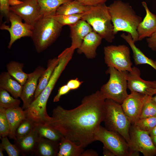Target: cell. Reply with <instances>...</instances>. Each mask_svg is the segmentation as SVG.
<instances>
[{
    "instance_id": "4fadbf2b",
    "label": "cell",
    "mask_w": 156,
    "mask_h": 156,
    "mask_svg": "<svg viewBox=\"0 0 156 156\" xmlns=\"http://www.w3.org/2000/svg\"><path fill=\"white\" fill-rule=\"evenodd\" d=\"M149 96L131 92L121 104L132 125H134L140 119L143 106Z\"/></svg>"
},
{
    "instance_id": "7402d4cb",
    "label": "cell",
    "mask_w": 156,
    "mask_h": 156,
    "mask_svg": "<svg viewBox=\"0 0 156 156\" xmlns=\"http://www.w3.org/2000/svg\"><path fill=\"white\" fill-rule=\"evenodd\" d=\"M59 144L60 142L39 136L34 153L39 156H57Z\"/></svg>"
},
{
    "instance_id": "681fc988",
    "label": "cell",
    "mask_w": 156,
    "mask_h": 156,
    "mask_svg": "<svg viewBox=\"0 0 156 156\" xmlns=\"http://www.w3.org/2000/svg\"><path fill=\"white\" fill-rule=\"evenodd\" d=\"M18 0L20 1H23L24 0Z\"/></svg>"
},
{
    "instance_id": "f35d334b",
    "label": "cell",
    "mask_w": 156,
    "mask_h": 156,
    "mask_svg": "<svg viewBox=\"0 0 156 156\" xmlns=\"http://www.w3.org/2000/svg\"><path fill=\"white\" fill-rule=\"evenodd\" d=\"M82 83L83 81H80L78 78H76L69 80L66 85L71 90H75L78 89Z\"/></svg>"
},
{
    "instance_id": "277c9868",
    "label": "cell",
    "mask_w": 156,
    "mask_h": 156,
    "mask_svg": "<svg viewBox=\"0 0 156 156\" xmlns=\"http://www.w3.org/2000/svg\"><path fill=\"white\" fill-rule=\"evenodd\" d=\"M82 19L87 22L94 31L109 43L115 38L114 27L108 6L105 3L91 6Z\"/></svg>"
},
{
    "instance_id": "30bf717a",
    "label": "cell",
    "mask_w": 156,
    "mask_h": 156,
    "mask_svg": "<svg viewBox=\"0 0 156 156\" xmlns=\"http://www.w3.org/2000/svg\"><path fill=\"white\" fill-rule=\"evenodd\" d=\"M130 152H140L144 156L156 154V148L148 132L142 130L133 125L130 129Z\"/></svg>"
},
{
    "instance_id": "7dc6e473",
    "label": "cell",
    "mask_w": 156,
    "mask_h": 156,
    "mask_svg": "<svg viewBox=\"0 0 156 156\" xmlns=\"http://www.w3.org/2000/svg\"><path fill=\"white\" fill-rule=\"evenodd\" d=\"M156 94V88L153 91L152 93V95L153 96V95Z\"/></svg>"
},
{
    "instance_id": "f907efd6",
    "label": "cell",
    "mask_w": 156,
    "mask_h": 156,
    "mask_svg": "<svg viewBox=\"0 0 156 156\" xmlns=\"http://www.w3.org/2000/svg\"><path fill=\"white\" fill-rule=\"evenodd\" d=\"M155 63H156V60L155 61Z\"/></svg>"
},
{
    "instance_id": "44dd1931",
    "label": "cell",
    "mask_w": 156,
    "mask_h": 156,
    "mask_svg": "<svg viewBox=\"0 0 156 156\" xmlns=\"http://www.w3.org/2000/svg\"><path fill=\"white\" fill-rule=\"evenodd\" d=\"M120 37L129 44L133 51V58L136 65L147 64L151 66L156 70V64L152 59L146 57L135 44L131 35L128 33L121 34Z\"/></svg>"
},
{
    "instance_id": "9c48e42d",
    "label": "cell",
    "mask_w": 156,
    "mask_h": 156,
    "mask_svg": "<svg viewBox=\"0 0 156 156\" xmlns=\"http://www.w3.org/2000/svg\"><path fill=\"white\" fill-rule=\"evenodd\" d=\"M75 49L70 47L64 50L57 57L59 62L55 68L45 88L37 99L40 103L47 104V101L58 79L72 59Z\"/></svg>"
},
{
    "instance_id": "4316f807",
    "label": "cell",
    "mask_w": 156,
    "mask_h": 156,
    "mask_svg": "<svg viewBox=\"0 0 156 156\" xmlns=\"http://www.w3.org/2000/svg\"><path fill=\"white\" fill-rule=\"evenodd\" d=\"M23 64L19 62L12 61L6 65L7 72L9 74L23 86L26 81L28 74L23 72Z\"/></svg>"
},
{
    "instance_id": "f6af8a7d",
    "label": "cell",
    "mask_w": 156,
    "mask_h": 156,
    "mask_svg": "<svg viewBox=\"0 0 156 156\" xmlns=\"http://www.w3.org/2000/svg\"><path fill=\"white\" fill-rule=\"evenodd\" d=\"M151 136L153 143L156 148V136Z\"/></svg>"
},
{
    "instance_id": "60d3db41",
    "label": "cell",
    "mask_w": 156,
    "mask_h": 156,
    "mask_svg": "<svg viewBox=\"0 0 156 156\" xmlns=\"http://www.w3.org/2000/svg\"><path fill=\"white\" fill-rule=\"evenodd\" d=\"M146 40L148 46L153 51H156V31Z\"/></svg>"
},
{
    "instance_id": "3957f363",
    "label": "cell",
    "mask_w": 156,
    "mask_h": 156,
    "mask_svg": "<svg viewBox=\"0 0 156 156\" xmlns=\"http://www.w3.org/2000/svg\"><path fill=\"white\" fill-rule=\"evenodd\" d=\"M62 27L50 16L42 17L35 23L31 37L38 53L45 50L56 40Z\"/></svg>"
},
{
    "instance_id": "d6986e66",
    "label": "cell",
    "mask_w": 156,
    "mask_h": 156,
    "mask_svg": "<svg viewBox=\"0 0 156 156\" xmlns=\"http://www.w3.org/2000/svg\"><path fill=\"white\" fill-rule=\"evenodd\" d=\"M5 112L10 127L8 136L16 141V132L21 123L27 117L26 111L18 106L5 109Z\"/></svg>"
},
{
    "instance_id": "6da1fadb",
    "label": "cell",
    "mask_w": 156,
    "mask_h": 156,
    "mask_svg": "<svg viewBox=\"0 0 156 156\" xmlns=\"http://www.w3.org/2000/svg\"><path fill=\"white\" fill-rule=\"evenodd\" d=\"M105 98L100 90L85 96L81 104L70 110L57 106L42 123L59 131L84 148L95 141L96 132L105 119Z\"/></svg>"
},
{
    "instance_id": "52a82bcc",
    "label": "cell",
    "mask_w": 156,
    "mask_h": 156,
    "mask_svg": "<svg viewBox=\"0 0 156 156\" xmlns=\"http://www.w3.org/2000/svg\"><path fill=\"white\" fill-rule=\"evenodd\" d=\"M104 53L105 62L108 67L114 68L120 72L132 70L130 51L126 45H110L105 47Z\"/></svg>"
},
{
    "instance_id": "ffe728a7",
    "label": "cell",
    "mask_w": 156,
    "mask_h": 156,
    "mask_svg": "<svg viewBox=\"0 0 156 156\" xmlns=\"http://www.w3.org/2000/svg\"><path fill=\"white\" fill-rule=\"evenodd\" d=\"M23 86L11 76L7 72H3L0 75V88L9 92L15 98L20 97Z\"/></svg>"
},
{
    "instance_id": "c3c4849f",
    "label": "cell",
    "mask_w": 156,
    "mask_h": 156,
    "mask_svg": "<svg viewBox=\"0 0 156 156\" xmlns=\"http://www.w3.org/2000/svg\"><path fill=\"white\" fill-rule=\"evenodd\" d=\"M152 99L156 103V94L155 96L153 97L152 96Z\"/></svg>"
},
{
    "instance_id": "ab89813d",
    "label": "cell",
    "mask_w": 156,
    "mask_h": 156,
    "mask_svg": "<svg viewBox=\"0 0 156 156\" xmlns=\"http://www.w3.org/2000/svg\"><path fill=\"white\" fill-rule=\"evenodd\" d=\"M79 1L86 5L94 6L105 3L107 0H75Z\"/></svg>"
},
{
    "instance_id": "f1b7e54d",
    "label": "cell",
    "mask_w": 156,
    "mask_h": 156,
    "mask_svg": "<svg viewBox=\"0 0 156 156\" xmlns=\"http://www.w3.org/2000/svg\"><path fill=\"white\" fill-rule=\"evenodd\" d=\"M73 0H37L43 17L55 15L57 8L62 4Z\"/></svg>"
},
{
    "instance_id": "5b68a950",
    "label": "cell",
    "mask_w": 156,
    "mask_h": 156,
    "mask_svg": "<svg viewBox=\"0 0 156 156\" xmlns=\"http://www.w3.org/2000/svg\"><path fill=\"white\" fill-rule=\"evenodd\" d=\"M105 115L104 122L106 128L116 132L129 144L131 121L121 105L110 99L105 100Z\"/></svg>"
},
{
    "instance_id": "74e56055",
    "label": "cell",
    "mask_w": 156,
    "mask_h": 156,
    "mask_svg": "<svg viewBox=\"0 0 156 156\" xmlns=\"http://www.w3.org/2000/svg\"><path fill=\"white\" fill-rule=\"evenodd\" d=\"M70 90L66 84L61 86L59 88L57 94L54 97L53 102H55L59 101L62 96L66 94Z\"/></svg>"
},
{
    "instance_id": "d4e9b609",
    "label": "cell",
    "mask_w": 156,
    "mask_h": 156,
    "mask_svg": "<svg viewBox=\"0 0 156 156\" xmlns=\"http://www.w3.org/2000/svg\"><path fill=\"white\" fill-rule=\"evenodd\" d=\"M59 61V59L58 57L48 60L47 68L38 80L37 87L34 94V100L37 97L47 86Z\"/></svg>"
},
{
    "instance_id": "8d00e7d4",
    "label": "cell",
    "mask_w": 156,
    "mask_h": 156,
    "mask_svg": "<svg viewBox=\"0 0 156 156\" xmlns=\"http://www.w3.org/2000/svg\"><path fill=\"white\" fill-rule=\"evenodd\" d=\"M10 0H0V10L1 13L8 18L10 12Z\"/></svg>"
},
{
    "instance_id": "9a60e30c",
    "label": "cell",
    "mask_w": 156,
    "mask_h": 156,
    "mask_svg": "<svg viewBox=\"0 0 156 156\" xmlns=\"http://www.w3.org/2000/svg\"><path fill=\"white\" fill-rule=\"evenodd\" d=\"M45 69L38 66L32 72L28 74V79L23 88L20 98L23 102L22 108H28L34 100V94L38 80Z\"/></svg>"
},
{
    "instance_id": "2e32d148",
    "label": "cell",
    "mask_w": 156,
    "mask_h": 156,
    "mask_svg": "<svg viewBox=\"0 0 156 156\" xmlns=\"http://www.w3.org/2000/svg\"><path fill=\"white\" fill-rule=\"evenodd\" d=\"M142 4L146 14L137 28L138 41L150 37L156 31V15L150 11L145 2L142 1Z\"/></svg>"
},
{
    "instance_id": "603a6c76",
    "label": "cell",
    "mask_w": 156,
    "mask_h": 156,
    "mask_svg": "<svg viewBox=\"0 0 156 156\" xmlns=\"http://www.w3.org/2000/svg\"><path fill=\"white\" fill-rule=\"evenodd\" d=\"M39 137V136L35 126L29 134L17 139L16 141V145L20 151L24 154L34 152Z\"/></svg>"
},
{
    "instance_id": "ba28073f",
    "label": "cell",
    "mask_w": 156,
    "mask_h": 156,
    "mask_svg": "<svg viewBox=\"0 0 156 156\" xmlns=\"http://www.w3.org/2000/svg\"><path fill=\"white\" fill-rule=\"evenodd\" d=\"M94 140L102 142L104 146L116 156H129V144L120 134L100 126L95 134Z\"/></svg>"
},
{
    "instance_id": "7bdbcfd3",
    "label": "cell",
    "mask_w": 156,
    "mask_h": 156,
    "mask_svg": "<svg viewBox=\"0 0 156 156\" xmlns=\"http://www.w3.org/2000/svg\"><path fill=\"white\" fill-rule=\"evenodd\" d=\"M103 154L105 156H114L115 154L109 149L103 146Z\"/></svg>"
},
{
    "instance_id": "7c38bea8",
    "label": "cell",
    "mask_w": 156,
    "mask_h": 156,
    "mask_svg": "<svg viewBox=\"0 0 156 156\" xmlns=\"http://www.w3.org/2000/svg\"><path fill=\"white\" fill-rule=\"evenodd\" d=\"M8 18L11 23L10 27L4 24L1 25L0 29L8 31L10 35V40L8 48L10 49L14 43L22 37H31L33 28L23 23L22 19L19 16L10 11Z\"/></svg>"
},
{
    "instance_id": "8fae6325",
    "label": "cell",
    "mask_w": 156,
    "mask_h": 156,
    "mask_svg": "<svg viewBox=\"0 0 156 156\" xmlns=\"http://www.w3.org/2000/svg\"><path fill=\"white\" fill-rule=\"evenodd\" d=\"M10 11L13 12L33 27L43 16L37 0H24L19 3L11 5Z\"/></svg>"
},
{
    "instance_id": "836d02e7",
    "label": "cell",
    "mask_w": 156,
    "mask_h": 156,
    "mask_svg": "<svg viewBox=\"0 0 156 156\" xmlns=\"http://www.w3.org/2000/svg\"><path fill=\"white\" fill-rule=\"evenodd\" d=\"M133 125L139 129L148 132L156 126V116L140 119Z\"/></svg>"
},
{
    "instance_id": "1f68e13d",
    "label": "cell",
    "mask_w": 156,
    "mask_h": 156,
    "mask_svg": "<svg viewBox=\"0 0 156 156\" xmlns=\"http://www.w3.org/2000/svg\"><path fill=\"white\" fill-rule=\"evenodd\" d=\"M84 13L71 15H54L49 16L55 19L63 26L65 25L70 26L82 19Z\"/></svg>"
},
{
    "instance_id": "4dcf8cb0",
    "label": "cell",
    "mask_w": 156,
    "mask_h": 156,
    "mask_svg": "<svg viewBox=\"0 0 156 156\" xmlns=\"http://www.w3.org/2000/svg\"><path fill=\"white\" fill-rule=\"evenodd\" d=\"M35 123L31 119L27 117L21 123L16 130V135L17 139L29 134L34 128Z\"/></svg>"
},
{
    "instance_id": "bcb514c9",
    "label": "cell",
    "mask_w": 156,
    "mask_h": 156,
    "mask_svg": "<svg viewBox=\"0 0 156 156\" xmlns=\"http://www.w3.org/2000/svg\"><path fill=\"white\" fill-rule=\"evenodd\" d=\"M3 149L1 147H0V156H3L4 155L3 153Z\"/></svg>"
},
{
    "instance_id": "7a4b0ae2",
    "label": "cell",
    "mask_w": 156,
    "mask_h": 156,
    "mask_svg": "<svg viewBox=\"0 0 156 156\" xmlns=\"http://www.w3.org/2000/svg\"><path fill=\"white\" fill-rule=\"evenodd\" d=\"M115 35L122 31L130 34L135 43L138 41V27L142 21L128 3L116 0L108 6Z\"/></svg>"
},
{
    "instance_id": "ee69618b",
    "label": "cell",
    "mask_w": 156,
    "mask_h": 156,
    "mask_svg": "<svg viewBox=\"0 0 156 156\" xmlns=\"http://www.w3.org/2000/svg\"><path fill=\"white\" fill-rule=\"evenodd\" d=\"M148 133L150 136H156V126Z\"/></svg>"
},
{
    "instance_id": "8992f818",
    "label": "cell",
    "mask_w": 156,
    "mask_h": 156,
    "mask_svg": "<svg viewBox=\"0 0 156 156\" xmlns=\"http://www.w3.org/2000/svg\"><path fill=\"white\" fill-rule=\"evenodd\" d=\"M106 73L109 75V79L100 91L105 99H112L121 104L128 95L127 81L124 73L108 67Z\"/></svg>"
},
{
    "instance_id": "f546056e",
    "label": "cell",
    "mask_w": 156,
    "mask_h": 156,
    "mask_svg": "<svg viewBox=\"0 0 156 156\" xmlns=\"http://www.w3.org/2000/svg\"><path fill=\"white\" fill-rule=\"evenodd\" d=\"M20 100L11 96L6 90L0 88V107L5 109L19 106Z\"/></svg>"
},
{
    "instance_id": "83f0119b",
    "label": "cell",
    "mask_w": 156,
    "mask_h": 156,
    "mask_svg": "<svg viewBox=\"0 0 156 156\" xmlns=\"http://www.w3.org/2000/svg\"><path fill=\"white\" fill-rule=\"evenodd\" d=\"M35 127L40 137L60 142L63 136L58 131L45 124L35 123Z\"/></svg>"
},
{
    "instance_id": "d590c367",
    "label": "cell",
    "mask_w": 156,
    "mask_h": 156,
    "mask_svg": "<svg viewBox=\"0 0 156 156\" xmlns=\"http://www.w3.org/2000/svg\"><path fill=\"white\" fill-rule=\"evenodd\" d=\"M5 109L0 107V135L1 138L8 136L10 127L6 115Z\"/></svg>"
},
{
    "instance_id": "5bb4252c",
    "label": "cell",
    "mask_w": 156,
    "mask_h": 156,
    "mask_svg": "<svg viewBox=\"0 0 156 156\" xmlns=\"http://www.w3.org/2000/svg\"><path fill=\"white\" fill-rule=\"evenodd\" d=\"M124 72L127 80L128 88L131 92L152 96V92L156 88V81H145L142 79L140 77V70L135 67H132L131 72Z\"/></svg>"
},
{
    "instance_id": "d6a6232c",
    "label": "cell",
    "mask_w": 156,
    "mask_h": 156,
    "mask_svg": "<svg viewBox=\"0 0 156 156\" xmlns=\"http://www.w3.org/2000/svg\"><path fill=\"white\" fill-rule=\"evenodd\" d=\"M152 96H149L145 103L140 119L156 116V103L153 100Z\"/></svg>"
},
{
    "instance_id": "b9f144b4",
    "label": "cell",
    "mask_w": 156,
    "mask_h": 156,
    "mask_svg": "<svg viewBox=\"0 0 156 156\" xmlns=\"http://www.w3.org/2000/svg\"><path fill=\"white\" fill-rule=\"evenodd\" d=\"M97 153L93 150H87L84 151L81 154V156H98Z\"/></svg>"
},
{
    "instance_id": "e575fe53",
    "label": "cell",
    "mask_w": 156,
    "mask_h": 156,
    "mask_svg": "<svg viewBox=\"0 0 156 156\" xmlns=\"http://www.w3.org/2000/svg\"><path fill=\"white\" fill-rule=\"evenodd\" d=\"M0 147L5 150L9 156H18L19 155L20 150L16 145L11 144L8 139L7 136L1 138Z\"/></svg>"
},
{
    "instance_id": "cb8c5ba5",
    "label": "cell",
    "mask_w": 156,
    "mask_h": 156,
    "mask_svg": "<svg viewBox=\"0 0 156 156\" xmlns=\"http://www.w3.org/2000/svg\"><path fill=\"white\" fill-rule=\"evenodd\" d=\"M91 6L86 5L75 0L65 3L60 5L56 11L55 15H71L84 13Z\"/></svg>"
},
{
    "instance_id": "e0dca14e",
    "label": "cell",
    "mask_w": 156,
    "mask_h": 156,
    "mask_svg": "<svg viewBox=\"0 0 156 156\" xmlns=\"http://www.w3.org/2000/svg\"><path fill=\"white\" fill-rule=\"evenodd\" d=\"M102 39L95 31H91L84 38L80 46L77 49V53L84 54L88 59L95 58L97 55V49L101 44Z\"/></svg>"
},
{
    "instance_id": "ac0fdd59",
    "label": "cell",
    "mask_w": 156,
    "mask_h": 156,
    "mask_svg": "<svg viewBox=\"0 0 156 156\" xmlns=\"http://www.w3.org/2000/svg\"><path fill=\"white\" fill-rule=\"evenodd\" d=\"M69 26L71 40L70 47L75 50L80 47L85 37L93 30L91 25L82 19Z\"/></svg>"
},
{
    "instance_id": "484cf974",
    "label": "cell",
    "mask_w": 156,
    "mask_h": 156,
    "mask_svg": "<svg viewBox=\"0 0 156 156\" xmlns=\"http://www.w3.org/2000/svg\"><path fill=\"white\" fill-rule=\"evenodd\" d=\"M83 148L70 140L62 138L60 142L57 156H81Z\"/></svg>"
}]
</instances>
